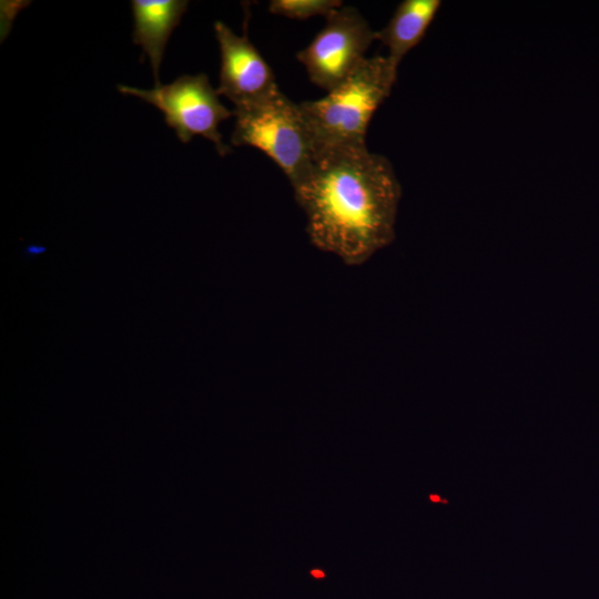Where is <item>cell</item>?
Segmentation results:
<instances>
[{
    "mask_svg": "<svg viewBox=\"0 0 599 599\" xmlns=\"http://www.w3.org/2000/svg\"><path fill=\"white\" fill-rule=\"evenodd\" d=\"M342 6L339 0H272L268 10L273 14L305 20L316 16L325 18Z\"/></svg>",
    "mask_w": 599,
    "mask_h": 599,
    "instance_id": "9",
    "label": "cell"
},
{
    "mask_svg": "<svg viewBox=\"0 0 599 599\" xmlns=\"http://www.w3.org/2000/svg\"><path fill=\"white\" fill-rule=\"evenodd\" d=\"M325 19L324 28L297 52L296 59L304 65L311 82L329 92L366 60L376 31L349 6L333 10Z\"/></svg>",
    "mask_w": 599,
    "mask_h": 599,
    "instance_id": "5",
    "label": "cell"
},
{
    "mask_svg": "<svg viewBox=\"0 0 599 599\" xmlns=\"http://www.w3.org/2000/svg\"><path fill=\"white\" fill-rule=\"evenodd\" d=\"M429 498H430L433 501H443V502H447V500L440 499L439 497H437V495H430Z\"/></svg>",
    "mask_w": 599,
    "mask_h": 599,
    "instance_id": "10",
    "label": "cell"
},
{
    "mask_svg": "<svg viewBox=\"0 0 599 599\" xmlns=\"http://www.w3.org/2000/svg\"><path fill=\"white\" fill-rule=\"evenodd\" d=\"M118 89L158 108L181 142L187 143L193 136L201 135L214 143L220 155L231 152L222 140L219 125L234 113L221 103L216 89L204 73L184 74L170 84L151 90L123 84Z\"/></svg>",
    "mask_w": 599,
    "mask_h": 599,
    "instance_id": "4",
    "label": "cell"
},
{
    "mask_svg": "<svg viewBox=\"0 0 599 599\" xmlns=\"http://www.w3.org/2000/svg\"><path fill=\"white\" fill-rule=\"evenodd\" d=\"M231 142L264 152L287 176L293 190L309 174L315 144L300 103L281 90L233 110Z\"/></svg>",
    "mask_w": 599,
    "mask_h": 599,
    "instance_id": "3",
    "label": "cell"
},
{
    "mask_svg": "<svg viewBox=\"0 0 599 599\" xmlns=\"http://www.w3.org/2000/svg\"><path fill=\"white\" fill-rule=\"evenodd\" d=\"M441 7L439 0H404L387 24L376 31V40L388 49V59L398 68L404 57L425 37Z\"/></svg>",
    "mask_w": 599,
    "mask_h": 599,
    "instance_id": "8",
    "label": "cell"
},
{
    "mask_svg": "<svg viewBox=\"0 0 599 599\" xmlns=\"http://www.w3.org/2000/svg\"><path fill=\"white\" fill-rule=\"evenodd\" d=\"M397 70L388 57L366 58L324 98L300 103L316 153L332 148L366 145L368 124L390 94Z\"/></svg>",
    "mask_w": 599,
    "mask_h": 599,
    "instance_id": "2",
    "label": "cell"
},
{
    "mask_svg": "<svg viewBox=\"0 0 599 599\" xmlns=\"http://www.w3.org/2000/svg\"><path fill=\"white\" fill-rule=\"evenodd\" d=\"M134 31L133 41L140 44L150 59L155 88L160 87L159 69L167 40L180 24L189 1L186 0H133L131 1Z\"/></svg>",
    "mask_w": 599,
    "mask_h": 599,
    "instance_id": "7",
    "label": "cell"
},
{
    "mask_svg": "<svg viewBox=\"0 0 599 599\" xmlns=\"http://www.w3.org/2000/svg\"><path fill=\"white\" fill-rule=\"evenodd\" d=\"M293 191L309 242L347 266L363 265L395 238L400 184L389 160L366 145L318 151Z\"/></svg>",
    "mask_w": 599,
    "mask_h": 599,
    "instance_id": "1",
    "label": "cell"
},
{
    "mask_svg": "<svg viewBox=\"0 0 599 599\" xmlns=\"http://www.w3.org/2000/svg\"><path fill=\"white\" fill-rule=\"evenodd\" d=\"M220 47L221 69L216 91L234 108L256 102L278 90L273 70L248 40L221 21L214 23Z\"/></svg>",
    "mask_w": 599,
    "mask_h": 599,
    "instance_id": "6",
    "label": "cell"
}]
</instances>
